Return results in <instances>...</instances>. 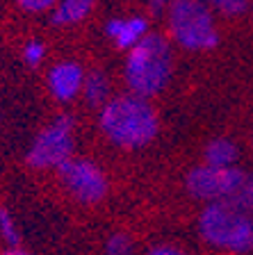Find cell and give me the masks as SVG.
<instances>
[{
  "instance_id": "obj_18",
  "label": "cell",
  "mask_w": 253,
  "mask_h": 255,
  "mask_svg": "<svg viewBox=\"0 0 253 255\" xmlns=\"http://www.w3.org/2000/svg\"><path fill=\"white\" fill-rule=\"evenodd\" d=\"M18 5L23 7L25 11H46V9H53L57 5V0H18Z\"/></svg>"
},
{
  "instance_id": "obj_13",
  "label": "cell",
  "mask_w": 253,
  "mask_h": 255,
  "mask_svg": "<svg viewBox=\"0 0 253 255\" xmlns=\"http://www.w3.org/2000/svg\"><path fill=\"white\" fill-rule=\"evenodd\" d=\"M222 203H228V205L238 207L242 212L253 214V175L251 173L244 175V180L240 182V187L231 194V198H228V201H222Z\"/></svg>"
},
{
  "instance_id": "obj_8",
  "label": "cell",
  "mask_w": 253,
  "mask_h": 255,
  "mask_svg": "<svg viewBox=\"0 0 253 255\" xmlns=\"http://www.w3.org/2000/svg\"><path fill=\"white\" fill-rule=\"evenodd\" d=\"M82 80H84V73L80 69V64L59 62L48 73V87H50V94L59 103H69L82 91Z\"/></svg>"
},
{
  "instance_id": "obj_10",
  "label": "cell",
  "mask_w": 253,
  "mask_h": 255,
  "mask_svg": "<svg viewBox=\"0 0 253 255\" xmlns=\"http://www.w3.org/2000/svg\"><path fill=\"white\" fill-rule=\"evenodd\" d=\"M96 0H57V7L53 9L55 25H73L80 23L91 11Z\"/></svg>"
},
{
  "instance_id": "obj_9",
  "label": "cell",
  "mask_w": 253,
  "mask_h": 255,
  "mask_svg": "<svg viewBox=\"0 0 253 255\" xmlns=\"http://www.w3.org/2000/svg\"><path fill=\"white\" fill-rule=\"evenodd\" d=\"M105 32L110 39H114V43L119 48L130 50L148 32V23L142 16H132V18H110L105 25Z\"/></svg>"
},
{
  "instance_id": "obj_16",
  "label": "cell",
  "mask_w": 253,
  "mask_h": 255,
  "mask_svg": "<svg viewBox=\"0 0 253 255\" xmlns=\"http://www.w3.org/2000/svg\"><path fill=\"white\" fill-rule=\"evenodd\" d=\"M105 255H132V239L128 235H112L105 242Z\"/></svg>"
},
{
  "instance_id": "obj_20",
  "label": "cell",
  "mask_w": 253,
  "mask_h": 255,
  "mask_svg": "<svg viewBox=\"0 0 253 255\" xmlns=\"http://www.w3.org/2000/svg\"><path fill=\"white\" fill-rule=\"evenodd\" d=\"M148 255H185V253L178 251L176 246H158V249H153Z\"/></svg>"
},
{
  "instance_id": "obj_7",
  "label": "cell",
  "mask_w": 253,
  "mask_h": 255,
  "mask_svg": "<svg viewBox=\"0 0 253 255\" xmlns=\"http://www.w3.org/2000/svg\"><path fill=\"white\" fill-rule=\"evenodd\" d=\"M59 178L64 187L82 203H98L107 194V180L103 171L89 162V159L69 157L64 164H59Z\"/></svg>"
},
{
  "instance_id": "obj_5",
  "label": "cell",
  "mask_w": 253,
  "mask_h": 255,
  "mask_svg": "<svg viewBox=\"0 0 253 255\" xmlns=\"http://www.w3.org/2000/svg\"><path fill=\"white\" fill-rule=\"evenodd\" d=\"M73 128L75 123L71 117H59L53 123H48L34 137L30 150H27L30 166H34V169H59V164L73 157Z\"/></svg>"
},
{
  "instance_id": "obj_4",
  "label": "cell",
  "mask_w": 253,
  "mask_h": 255,
  "mask_svg": "<svg viewBox=\"0 0 253 255\" xmlns=\"http://www.w3.org/2000/svg\"><path fill=\"white\" fill-rule=\"evenodd\" d=\"M169 27L187 50H210L219 43V32L206 0H174L169 7Z\"/></svg>"
},
{
  "instance_id": "obj_12",
  "label": "cell",
  "mask_w": 253,
  "mask_h": 255,
  "mask_svg": "<svg viewBox=\"0 0 253 255\" xmlns=\"http://www.w3.org/2000/svg\"><path fill=\"white\" fill-rule=\"evenodd\" d=\"M240 157L238 146L228 139H215L206 148V164L212 166H235Z\"/></svg>"
},
{
  "instance_id": "obj_21",
  "label": "cell",
  "mask_w": 253,
  "mask_h": 255,
  "mask_svg": "<svg viewBox=\"0 0 253 255\" xmlns=\"http://www.w3.org/2000/svg\"><path fill=\"white\" fill-rule=\"evenodd\" d=\"M2 255H30V253H25V251H21L18 246H14V249H9V251H5Z\"/></svg>"
},
{
  "instance_id": "obj_17",
  "label": "cell",
  "mask_w": 253,
  "mask_h": 255,
  "mask_svg": "<svg viewBox=\"0 0 253 255\" xmlns=\"http://www.w3.org/2000/svg\"><path fill=\"white\" fill-rule=\"evenodd\" d=\"M43 55H46V46H43L41 41H30L23 48V57H25V62L30 64V66H37L43 59Z\"/></svg>"
},
{
  "instance_id": "obj_6",
  "label": "cell",
  "mask_w": 253,
  "mask_h": 255,
  "mask_svg": "<svg viewBox=\"0 0 253 255\" xmlns=\"http://www.w3.org/2000/svg\"><path fill=\"white\" fill-rule=\"evenodd\" d=\"M244 171L235 169V166H212L203 164L196 166L187 175V189L194 198L199 201H228L231 194L240 187L244 180Z\"/></svg>"
},
{
  "instance_id": "obj_14",
  "label": "cell",
  "mask_w": 253,
  "mask_h": 255,
  "mask_svg": "<svg viewBox=\"0 0 253 255\" xmlns=\"http://www.w3.org/2000/svg\"><path fill=\"white\" fill-rule=\"evenodd\" d=\"M0 237L5 239L9 246H18V242H21V233H18L14 219H11V214L5 207H0Z\"/></svg>"
},
{
  "instance_id": "obj_1",
  "label": "cell",
  "mask_w": 253,
  "mask_h": 255,
  "mask_svg": "<svg viewBox=\"0 0 253 255\" xmlns=\"http://www.w3.org/2000/svg\"><path fill=\"white\" fill-rule=\"evenodd\" d=\"M100 130L121 148H142L158 134V114L144 96H116L103 105Z\"/></svg>"
},
{
  "instance_id": "obj_19",
  "label": "cell",
  "mask_w": 253,
  "mask_h": 255,
  "mask_svg": "<svg viewBox=\"0 0 253 255\" xmlns=\"http://www.w3.org/2000/svg\"><path fill=\"white\" fill-rule=\"evenodd\" d=\"M171 2H174V0H148V5H151V11H153V14H162L164 9L171 7Z\"/></svg>"
},
{
  "instance_id": "obj_11",
  "label": "cell",
  "mask_w": 253,
  "mask_h": 255,
  "mask_svg": "<svg viewBox=\"0 0 253 255\" xmlns=\"http://www.w3.org/2000/svg\"><path fill=\"white\" fill-rule=\"evenodd\" d=\"M82 96L87 105H105L110 101V82L100 71H91L82 80Z\"/></svg>"
},
{
  "instance_id": "obj_15",
  "label": "cell",
  "mask_w": 253,
  "mask_h": 255,
  "mask_svg": "<svg viewBox=\"0 0 253 255\" xmlns=\"http://www.w3.org/2000/svg\"><path fill=\"white\" fill-rule=\"evenodd\" d=\"M208 7L217 9L219 14H226V16H240L247 11V0H206Z\"/></svg>"
},
{
  "instance_id": "obj_3",
  "label": "cell",
  "mask_w": 253,
  "mask_h": 255,
  "mask_svg": "<svg viewBox=\"0 0 253 255\" xmlns=\"http://www.w3.org/2000/svg\"><path fill=\"white\" fill-rule=\"evenodd\" d=\"M199 233L210 246L228 253L253 251V217L228 203L215 201L201 212Z\"/></svg>"
},
{
  "instance_id": "obj_2",
  "label": "cell",
  "mask_w": 253,
  "mask_h": 255,
  "mask_svg": "<svg viewBox=\"0 0 253 255\" xmlns=\"http://www.w3.org/2000/svg\"><path fill=\"white\" fill-rule=\"evenodd\" d=\"M174 69V53L162 34H144L128 50L126 62V82L132 94L155 96L169 85Z\"/></svg>"
}]
</instances>
